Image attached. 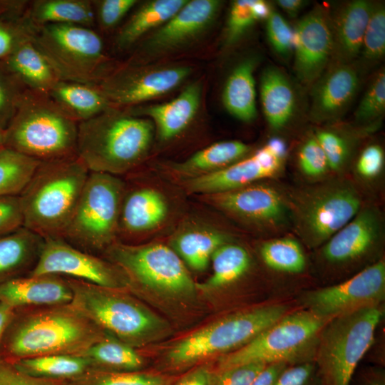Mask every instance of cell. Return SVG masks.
Returning <instances> with one entry per match:
<instances>
[{"instance_id":"cell-1","label":"cell","mask_w":385,"mask_h":385,"mask_svg":"<svg viewBox=\"0 0 385 385\" xmlns=\"http://www.w3.org/2000/svg\"><path fill=\"white\" fill-rule=\"evenodd\" d=\"M1 342L5 359L48 354L83 355L106 333L71 303L23 308Z\"/></svg>"},{"instance_id":"cell-2","label":"cell","mask_w":385,"mask_h":385,"mask_svg":"<svg viewBox=\"0 0 385 385\" xmlns=\"http://www.w3.org/2000/svg\"><path fill=\"white\" fill-rule=\"evenodd\" d=\"M154 128L151 120L111 106L78 123L77 155L90 172L128 173L147 157Z\"/></svg>"},{"instance_id":"cell-3","label":"cell","mask_w":385,"mask_h":385,"mask_svg":"<svg viewBox=\"0 0 385 385\" xmlns=\"http://www.w3.org/2000/svg\"><path fill=\"white\" fill-rule=\"evenodd\" d=\"M90 171L78 155L41 162L19 195L24 227L46 238H62Z\"/></svg>"},{"instance_id":"cell-4","label":"cell","mask_w":385,"mask_h":385,"mask_svg":"<svg viewBox=\"0 0 385 385\" xmlns=\"http://www.w3.org/2000/svg\"><path fill=\"white\" fill-rule=\"evenodd\" d=\"M78 125L48 93L28 89L4 146L41 163L77 155Z\"/></svg>"},{"instance_id":"cell-5","label":"cell","mask_w":385,"mask_h":385,"mask_svg":"<svg viewBox=\"0 0 385 385\" xmlns=\"http://www.w3.org/2000/svg\"><path fill=\"white\" fill-rule=\"evenodd\" d=\"M384 312L380 305L329 319L322 328L314 357L319 385H350L370 348Z\"/></svg>"},{"instance_id":"cell-6","label":"cell","mask_w":385,"mask_h":385,"mask_svg":"<svg viewBox=\"0 0 385 385\" xmlns=\"http://www.w3.org/2000/svg\"><path fill=\"white\" fill-rule=\"evenodd\" d=\"M125 187L118 176L90 172L62 238L88 253L105 252L118 241Z\"/></svg>"},{"instance_id":"cell-7","label":"cell","mask_w":385,"mask_h":385,"mask_svg":"<svg viewBox=\"0 0 385 385\" xmlns=\"http://www.w3.org/2000/svg\"><path fill=\"white\" fill-rule=\"evenodd\" d=\"M328 321L309 310L286 314L249 342L222 356L220 371L249 363L292 365L310 361Z\"/></svg>"},{"instance_id":"cell-8","label":"cell","mask_w":385,"mask_h":385,"mask_svg":"<svg viewBox=\"0 0 385 385\" xmlns=\"http://www.w3.org/2000/svg\"><path fill=\"white\" fill-rule=\"evenodd\" d=\"M33 41L60 80L97 85L108 76L103 41L93 29L46 24L37 27Z\"/></svg>"},{"instance_id":"cell-9","label":"cell","mask_w":385,"mask_h":385,"mask_svg":"<svg viewBox=\"0 0 385 385\" xmlns=\"http://www.w3.org/2000/svg\"><path fill=\"white\" fill-rule=\"evenodd\" d=\"M73 292L71 302L106 333L134 346L160 327L146 308L119 289L66 277Z\"/></svg>"},{"instance_id":"cell-10","label":"cell","mask_w":385,"mask_h":385,"mask_svg":"<svg viewBox=\"0 0 385 385\" xmlns=\"http://www.w3.org/2000/svg\"><path fill=\"white\" fill-rule=\"evenodd\" d=\"M289 210L294 230L310 247L324 245L361 210V197L346 181L329 182L299 191Z\"/></svg>"},{"instance_id":"cell-11","label":"cell","mask_w":385,"mask_h":385,"mask_svg":"<svg viewBox=\"0 0 385 385\" xmlns=\"http://www.w3.org/2000/svg\"><path fill=\"white\" fill-rule=\"evenodd\" d=\"M132 282L173 296H190L197 289L177 252L159 243L134 245L116 241L104 252Z\"/></svg>"},{"instance_id":"cell-12","label":"cell","mask_w":385,"mask_h":385,"mask_svg":"<svg viewBox=\"0 0 385 385\" xmlns=\"http://www.w3.org/2000/svg\"><path fill=\"white\" fill-rule=\"evenodd\" d=\"M287 307L273 304L229 316L188 335L169 352L176 365L203 359L245 345L286 314Z\"/></svg>"},{"instance_id":"cell-13","label":"cell","mask_w":385,"mask_h":385,"mask_svg":"<svg viewBox=\"0 0 385 385\" xmlns=\"http://www.w3.org/2000/svg\"><path fill=\"white\" fill-rule=\"evenodd\" d=\"M38 260L29 275L56 274L108 288L128 284L115 264L83 251L63 238H46Z\"/></svg>"},{"instance_id":"cell-14","label":"cell","mask_w":385,"mask_h":385,"mask_svg":"<svg viewBox=\"0 0 385 385\" xmlns=\"http://www.w3.org/2000/svg\"><path fill=\"white\" fill-rule=\"evenodd\" d=\"M385 296V263L378 261L347 280L309 292L307 310L324 319L380 305Z\"/></svg>"},{"instance_id":"cell-15","label":"cell","mask_w":385,"mask_h":385,"mask_svg":"<svg viewBox=\"0 0 385 385\" xmlns=\"http://www.w3.org/2000/svg\"><path fill=\"white\" fill-rule=\"evenodd\" d=\"M190 72L186 66L151 69L128 64L97 85L112 106L129 108L169 92Z\"/></svg>"},{"instance_id":"cell-16","label":"cell","mask_w":385,"mask_h":385,"mask_svg":"<svg viewBox=\"0 0 385 385\" xmlns=\"http://www.w3.org/2000/svg\"><path fill=\"white\" fill-rule=\"evenodd\" d=\"M204 195L217 208L265 227L274 228L283 225L289 213L284 199L268 185L254 183Z\"/></svg>"},{"instance_id":"cell-17","label":"cell","mask_w":385,"mask_h":385,"mask_svg":"<svg viewBox=\"0 0 385 385\" xmlns=\"http://www.w3.org/2000/svg\"><path fill=\"white\" fill-rule=\"evenodd\" d=\"M294 69L305 84L322 75L333 52L332 23L322 7L300 19L294 30Z\"/></svg>"},{"instance_id":"cell-18","label":"cell","mask_w":385,"mask_h":385,"mask_svg":"<svg viewBox=\"0 0 385 385\" xmlns=\"http://www.w3.org/2000/svg\"><path fill=\"white\" fill-rule=\"evenodd\" d=\"M284 160L266 144L222 170L185 180V186L188 192L203 195L237 189L278 175Z\"/></svg>"},{"instance_id":"cell-19","label":"cell","mask_w":385,"mask_h":385,"mask_svg":"<svg viewBox=\"0 0 385 385\" xmlns=\"http://www.w3.org/2000/svg\"><path fill=\"white\" fill-rule=\"evenodd\" d=\"M382 220L376 209L361 208L322 247L325 260L332 264L351 263L370 253L382 238Z\"/></svg>"},{"instance_id":"cell-20","label":"cell","mask_w":385,"mask_h":385,"mask_svg":"<svg viewBox=\"0 0 385 385\" xmlns=\"http://www.w3.org/2000/svg\"><path fill=\"white\" fill-rule=\"evenodd\" d=\"M220 1L191 0L143 43L146 52H163L181 46L201 34L215 17Z\"/></svg>"},{"instance_id":"cell-21","label":"cell","mask_w":385,"mask_h":385,"mask_svg":"<svg viewBox=\"0 0 385 385\" xmlns=\"http://www.w3.org/2000/svg\"><path fill=\"white\" fill-rule=\"evenodd\" d=\"M72 299L66 278L56 274L26 275L0 285V302L15 310L69 304Z\"/></svg>"},{"instance_id":"cell-22","label":"cell","mask_w":385,"mask_h":385,"mask_svg":"<svg viewBox=\"0 0 385 385\" xmlns=\"http://www.w3.org/2000/svg\"><path fill=\"white\" fill-rule=\"evenodd\" d=\"M359 76L350 63H337L320 79L313 91L312 118L319 122L336 119L346 110L355 96Z\"/></svg>"},{"instance_id":"cell-23","label":"cell","mask_w":385,"mask_h":385,"mask_svg":"<svg viewBox=\"0 0 385 385\" xmlns=\"http://www.w3.org/2000/svg\"><path fill=\"white\" fill-rule=\"evenodd\" d=\"M201 91L200 84L194 83L169 102L125 110L134 115L152 118L159 138L168 140L183 132L192 121L200 106Z\"/></svg>"},{"instance_id":"cell-24","label":"cell","mask_w":385,"mask_h":385,"mask_svg":"<svg viewBox=\"0 0 385 385\" xmlns=\"http://www.w3.org/2000/svg\"><path fill=\"white\" fill-rule=\"evenodd\" d=\"M374 5L365 0L344 4L332 23L333 52L337 63H350L360 54Z\"/></svg>"},{"instance_id":"cell-25","label":"cell","mask_w":385,"mask_h":385,"mask_svg":"<svg viewBox=\"0 0 385 385\" xmlns=\"http://www.w3.org/2000/svg\"><path fill=\"white\" fill-rule=\"evenodd\" d=\"M165 198L151 188L125 190L122 200L118 233L135 235L160 225L168 215Z\"/></svg>"},{"instance_id":"cell-26","label":"cell","mask_w":385,"mask_h":385,"mask_svg":"<svg viewBox=\"0 0 385 385\" xmlns=\"http://www.w3.org/2000/svg\"><path fill=\"white\" fill-rule=\"evenodd\" d=\"M44 240L24 227L0 237V285L29 274L38 260Z\"/></svg>"},{"instance_id":"cell-27","label":"cell","mask_w":385,"mask_h":385,"mask_svg":"<svg viewBox=\"0 0 385 385\" xmlns=\"http://www.w3.org/2000/svg\"><path fill=\"white\" fill-rule=\"evenodd\" d=\"M47 93L78 123L88 120L112 106L96 84L60 80Z\"/></svg>"},{"instance_id":"cell-28","label":"cell","mask_w":385,"mask_h":385,"mask_svg":"<svg viewBox=\"0 0 385 385\" xmlns=\"http://www.w3.org/2000/svg\"><path fill=\"white\" fill-rule=\"evenodd\" d=\"M249 150V145L240 140L218 142L174 164L172 170L185 180L195 178L232 165L241 160Z\"/></svg>"},{"instance_id":"cell-29","label":"cell","mask_w":385,"mask_h":385,"mask_svg":"<svg viewBox=\"0 0 385 385\" xmlns=\"http://www.w3.org/2000/svg\"><path fill=\"white\" fill-rule=\"evenodd\" d=\"M260 95L263 111L274 130L284 128L292 118L295 105L289 81L278 68H266L261 77Z\"/></svg>"},{"instance_id":"cell-30","label":"cell","mask_w":385,"mask_h":385,"mask_svg":"<svg viewBox=\"0 0 385 385\" xmlns=\"http://www.w3.org/2000/svg\"><path fill=\"white\" fill-rule=\"evenodd\" d=\"M33 41L22 44L2 60L28 89L47 93L60 78Z\"/></svg>"},{"instance_id":"cell-31","label":"cell","mask_w":385,"mask_h":385,"mask_svg":"<svg viewBox=\"0 0 385 385\" xmlns=\"http://www.w3.org/2000/svg\"><path fill=\"white\" fill-rule=\"evenodd\" d=\"M27 14L36 27L60 24L93 29L96 25L94 6L90 0L30 1Z\"/></svg>"},{"instance_id":"cell-32","label":"cell","mask_w":385,"mask_h":385,"mask_svg":"<svg viewBox=\"0 0 385 385\" xmlns=\"http://www.w3.org/2000/svg\"><path fill=\"white\" fill-rule=\"evenodd\" d=\"M188 0H155L144 4L118 32L115 44L120 50L132 46L151 29L170 20Z\"/></svg>"},{"instance_id":"cell-33","label":"cell","mask_w":385,"mask_h":385,"mask_svg":"<svg viewBox=\"0 0 385 385\" xmlns=\"http://www.w3.org/2000/svg\"><path fill=\"white\" fill-rule=\"evenodd\" d=\"M255 59L242 61L229 76L222 92V102L227 111L244 122L257 116L254 78Z\"/></svg>"},{"instance_id":"cell-34","label":"cell","mask_w":385,"mask_h":385,"mask_svg":"<svg viewBox=\"0 0 385 385\" xmlns=\"http://www.w3.org/2000/svg\"><path fill=\"white\" fill-rule=\"evenodd\" d=\"M10 361L30 376L64 382L78 379L93 369L83 355L48 354Z\"/></svg>"},{"instance_id":"cell-35","label":"cell","mask_w":385,"mask_h":385,"mask_svg":"<svg viewBox=\"0 0 385 385\" xmlns=\"http://www.w3.org/2000/svg\"><path fill=\"white\" fill-rule=\"evenodd\" d=\"M29 3L27 0H0V60L34 40L37 27L28 16Z\"/></svg>"},{"instance_id":"cell-36","label":"cell","mask_w":385,"mask_h":385,"mask_svg":"<svg viewBox=\"0 0 385 385\" xmlns=\"http://www.w3.org/2000/svg\"><path fill=\"white\" fill-rule=\"evenodd\" d=\"M93 369L133 371L143 365L142 356L130 345L107 334L83 354Z\"/></svg>"},{"instance_id":"cell-37","label":"cell","mask_w":385,"mask_h":385,"mask_svg":"<svg viewBox=\"0 0 385 385\" xmlns=\"http://www.w3.org/2000/svg\"><path fill=\"white\" fill-rule=\"evenodd\" d=\"M227 240V237L220 232L198 229L181 233L173 244L175 251L190 268L203 271L213 253Z\"/></svg>"},{"instance_id":"cell-38","label":"cell","mask_w":385,"mask_h":385,"mask_svg":"<svg viewBox=\"0 0 385 385\" xmlns=\"http://www.w3.org/2000/svg\"><path fill=\"white\" fill-rule=\"evenodd\" d=\"M212 274L202 283L197 285L202 290H213L232 282L243 276L250 265L247 250L235 244L225 243L220 246L211 257Z\"/></svg>"},{"instance_id":"cell-39","label":"cell","mask_w":385,"mask_h":385,"mask_svg":"<svg viewBox=\"0 0 385 385\" xmlns=\"http://www.w3.org/2000/svg\"><path fill=\"white\" fill-rule=\"evenodd\" d=\"M41 162L0 147V197L19 195Z\"/></svg>"},{"instance_id":"cell-40","label":"cell","mask_w":385,"mask_h":385,"mask_svg":"<svg viewBox=\"0 0 385 385\" xmlns=\"http://www.w3.org/2000/svg\"><path fill=\"white\" fill-rule=\"evenodd\" d=\"M260 255L264 262L276 271L297 274L305 267L302 249L292 238H277L264 242L260 248Z\"/></svg>"},{"instance_id":"cell-41","label":"cell","mask_w":385,"mask_h":385,"mask_svg":"<svg viewBox=\"0 0 385 385\" xmlns=\"http://www.w3.org/2000/svg\"><path fill=\"white\" fill-rule=\"evenodd\" d=\"M27 90L19 77L0 60V130L7 128Z\"/></svg>"},{"instance_id":"cell-42","label":"cell","mask_w":385,"mask_h":385,"mask_svg":"<svg viewBox=\"0 0 385 385\" xmlns=\"http://www.w3.org/2000/svg\"><path fill=\"white\" fill-rule=\"evenodd\" d=\"M68 385H164L163 377L133 371H111L92 369Z\"/></svg>"},{"instance_id":"cell-43","label":"cell","mask_w":385,"mask_h":385,"mask_svg":"<svg viewBox=\"0 0 385 385\" xmlns=\"http://www.w3.org/2000/svg\"><path fill=\"white\" fill-rule=\"evenodd\" d=\"M385 53V9L379 4L374 6L370 16L360 53L367 63L381 59Z\"/></svg>"},{"instance_id":"cell-44","label":"cell","mask_w":385,"mask_h":385,"mask_svg":"<svg viewBox=\"0 0 385 385\" xmlns=\"http://www.w3.org/2000/svg\"><path fill=\"white\" fill-rule=\"evenodd\" d=\"M385 109V73L380 71L372 79L355 112L357 120L366 122L382 115Z\"/></svg>"},{"instance_id":"cell-45","label":"cell","mask_w":385,"mask_h":385,"mask_svg":"<svg viewBox=\"0 0 385 385\" xmlns=\"http://www.w3.org/2000/svg\"><path fill=\"white\" fill-rule=\"evenodd\" d=\"M328 161L330 170H342L348 161L350 145L341 134L332 130H320L314 135Z\"/></svg>"},{"instance_id":"cell-46","label":"cell","mask_w":385,"mask_h":385,"mask_svg":"<svg viewBox=\"0 0 385 385\" xmlns=\"http://www.w3.org/2000/svg\"><path fill=\"white\" fill-rule=\"evenodd\" d=\"M298 162L302 171L309 177H320L329 170L327 157L314 135L300 148Z\"/></svg>"},{"instance_id":"cell-47","label":"cell","mask_w":385,"mask_h":385,"mask_svg":"<svg viewBox=\"0 0 385 385\" xmlns=\"http://www.w3.org/2000/svg\"><path fill=\"white\" fill-rule=\"evenodd\" d=\"M137 2L135 0L93 1L96 23L103 31L111 30L118 25Z\"/></svg>"},{"instance_id":"cell-48","label":"cell","mask_w":385,"mask_h":385,"mask_svg":"<svg viewBox=\"0 0 385 385\" xmlns=\"http://www.w3.org/2000/svg\"><path fill=\"white\" fill-rule=\"evenodd\" d=\"M253 2L254 0H236L232 4L226 31L228 44L236 41L256 21Z\"/></svg>"},{"instance_id":"cell-49","label":"cell","mask_w":385,"mask_h":385,"mask_svg":"<svg viewBox=\"0 0 385 385\" xmlns=\"http://www.w3.org/2000/svg\"><path fill=\"white\" fill-rule=\"evenodd\" d=\"M267 34L270 43L279 54L286 56L293 48L294 31L279 13L272 11L267 19Z\"/></svg>"},{"instance_id":"cell-50","label":"cell","mask_w":385,"mask_h":385,"mask_svg":"<svg viewBox=\"0 0 385 385\" xmlns=\"http://www.w3.org/2000/svg\"><path fill=\"white\" fill-rule=\"evenodd\" d=\"M24 227V214L19 195L0 197V237Z\"/></svg>"},{"instance_id":"cell-51","label":"cell","mask_w":385,"mask_h":385,"mask_svg":"<svg viewBox=\"0 0 385 385\" xmlns=\"http://www.w3.org/2000/svg\"><path fill=\"white\" fill-rule=\"evenodd\" d=\"M267 364L249 363L220 371L214 385H250Z\"/></svg>"},{"instance_id":"cell-52","label":"cell","mask_w":385,"mask_h":385,"mask_svg":"<svg viewBox=\"0 0 385 385\" xmlns=\"http://www.w3.org/2000/svg\"><path fill=\"white\" fill-rule=\"evenodd\" d=\"M0 385H68L66 382L41 379L25 374L9 360L0 358Z\"/></svg>"},{"instance_id":"cell-53","label":"cell","mask_w":385,"mask_h":385,"mask_svg":"<svg viewBox=\"0 0 385 385\" xmlns=\"http://www.w3.org/2000/svg\"><path fill=\"white\" fill-rule=\"evenodd\" d=\"M317 379L315 364L308 361L287 366L273 385H314Z\"/></svg>"},{"instance_id":"cell-54","label":"cell","mask_w":385,"mask_h":385,"mask_svg":"<svg viewBox=\"0 0 385 385\" xmlns=\"http://www.w3.org/2000/svg\"><path fill=\"white\" fill-rule=\"evenodd\" d=\"M384 163V155L381 148L371 145L361 152L356 163V170L364 178H374L381 172Z\"/></svg>"},{"instance_id":"cell-55","label":"cell","mask_w":385,"mask_h":385,"mask_svg":"<svg viewBox=\"0 0 385 385\" xmlns=\"http://www.w3.org/2000/svg\"><path fill=\"white\" fill-rule=\"evenodd\" d=\"M287 366L288 364L284 362L266 365L250 385H273L278 376Z\"/></svg>"},{"instance_id":"cell-56","label":"cell","mask_w":385,"mask_h":385,"mask_svg":"<svg viewBox=\"0 0 385 385\" xmlns=\"http://www.w3.org/2000/svg\"><path fill=\"white\" fill-rule=\"evenodd\" d=\"M210 373L204 369H198L183 378L176 385H210Z\"/></svg>"},{"instance_id":"cell-57","label":"cell","mask_w":385,"mask_h":385,"mask_svg":"<svg viewBox=\"0 0 385 385\" xmlns=\"http://www.w3.org/2000/svg\"><path fill=\"white\" fill-rule=\"evenodd\" d=\"M15 312L16 310L14 308L0 302V344Z\"/></svg>"},{"instance_id":"cell-58","label":"cell","mask_w":385,"mask_h":385,"mask_svg":"<svg viewBox=\"0 0 385 385\" xmlns=\"http://www.w3.org/2000/svg\"><path fill=\"white\" fill-rule=\"evenodd\" d=\"M278 6L290 16H297L307 4L302 0H278Z\"/></svg>"},{"instance_id":"cell-59","label":"cell","mask_w":385,"mask_h":385,"mask_svg":"<svg viewBox=\"0 0 385 385\" xmlns=\"http://www.w3.org/2000/svg\"><path fill=\"white\" fill-rule=\"evenodd\" d=\"M252 11L256 21L267 19L272 12L269 4L262 0H254Z\"/></svg>"},{"instance_id":"cell-60","label":"cell","mask_w":385,"mask_h":385,"mask_svg":"<svg viewBox=\"0 0 385 385\" xmlns=\"http://www.w3.org/2000/svg\"><path fill=\"white\" fill-rule=\"evenodd\" d=\"M267 145L279 157L284 159L287 154V146L284 141L278 138L270 139Z\"/></svg>"},{"instance_id":"cell-61","label":"cell","mask_w":385,"mask_h":385,"mask_svg":"<svg viewBox=\"0 0 385 385\" xmlns=\"http://www.w3.org/2000/svg\"><path fill=\"white\" fill-rule=\"evenodd\" d=\"M365 385H385V383L384 379L381 376L369 380Z\"/></svg>"},{"instance_id":"cell-62","label":"cell","mask_w":385,"mask_h":385,"mask_svg":"<svg viewBox=\"0 0 385 385\" xmlns=\"http://www.w3.org/2000/svg\"><path fill=\"white\" fill-rule=\"evenodd\" d=\"M4 130H0V147L4 145Z\"/></svg>"}]
</instances>
